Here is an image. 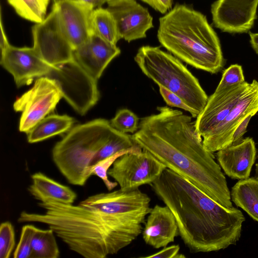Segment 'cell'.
<instances>
[{"label": "cell", "instance_id": "cell-7", "mask_svg": "<svg viewBox=\"0 0 258 258\" xmlns=\"http://www.w3.org/2000/svg\"><path fill=\"white\" fill-rule=\"evenodd\" d=\"M46 77L55 81L62 97L80 115H85L99 100L97 80L75 58L53 66Z\"/></svg>", "mask_w": 258, "mask_h": 258}, {"label": "cell", "instance_id": "cell-15", "mask_svg": "<svg viewBox=\"0 0 258 258\" xmlns=\"http://www.w3.org/2000/svg\"><path fill=\"white\" fill-rule=\"evenodd\" d=\"M53 4L61 29L75 50L93 34L90 20L95 8L82 1L64 0Z\"/></svg>", "mask_w": 258, "mask_h": 258}, {"label": "cell", "instance_id": "cell-36", "mask_svg": "<svg viewBox=\"0 0 258 258\" xmlns=\"http://www.w3.org/2000/svg\"><path fill=\"white\" fill-rule=\"evenodd\" d=\"M249 35L251 45L256 53L258 55V32L253 33L249 32Z\"/></svg>", "mask_w": 258, "mask_h": 258}, {"label": "cell", "instance_id": "cell-1", "mask_svg": "<svg viewBox=\"0 0 258 258\" xmlns=\"http://www.w3.org/2000/svg\"><path fill=\"white\" fill-rule=\"evenodd\" d=\"M150 201L139 189H119L92 195L78 205L39 202L44 213L23 211L18 221L45 224L72 250L86 258H105L142 233Z\"/></svg>", "mask_w": 258, "mask_h": 258}, {"label": "cell", "instance_id": "cell-5", "mask_svg": "<svg viewBox=\"0 0 258 258\" xmlns=\"http://www.w3.org/2000/svg\"><path fill=\"white\" fill-rule=\"evenodd\" d=\"M157 38L162 46L193 67L219 72L224 59L219 39L201 12L177 4L159 18Z\"/></svg>", "mask_w": 258, "mask_h": 258}, {"label": "cell", "instance_id": "cell-29", "mask_svg": "<svg viewBox=\"0 0 258 258\" xmlns=\"http://www.w3.org/2000/svg\"><path fill=\"white\" fill-rule=\"evenodd\" d=\"M36 228L30 224L23 226L19 241L14 252V257L30 258L32 242Z\"/></svg>", "mask_w": 258, "mask_h": 258}, {"label": "cell", "instance_id": "cell-24", "mask_svg": "<svg viewBox=\"0 0 258 258\" xmlns=\"http://www.w3.org/2000/svg\"><path fill=\"white\" fill-rule=\"evenodd\" d=\"M51 228H36L32 239L30 258H58L60 252Z\"/></svg>", "mask_w": 258, "mask_h": 258}, {"label": "cell", "instance_id": "cell-30", "mask_svg": "<svg viewBox=\"0 0 258 258\" xmlns=\"http://www.w3.org/2000/svg\"><path fill=\"white\" fill-rule=\"evenodd\" d=\"M245 81L241 66L231 64L225 69L215 90L219 91Z\"/></svg>", "mask_w": 258, "mask_h": 258}, {"label": "cell", "instance_id": "cell-14", "mask_svg": "<svg viewBox=\"0 0 258 258\" xmlns=\"http://www.w3.org/2000/svg\"><path fill=\"white\" fill-rule=\"evenodd\" d=\"M107 10L113 16L120 39L128 42L145 38L153 27L148 10L136 0H108Z\"/></svg>", "mask_w": 258, "mask_h": 258}, {"label": "cell", "instance_id": "cell-6", "mask_svg": "<svg viewBox=\"0 0 258 258\" xmlns=\"http://www.w3.org/2000/svg\"><path fill=\"white\" fill-rule=\"evenodd\" d=\"M142 72L159 87L174 93L193 110L197 117L208 97L198 80L176 57L159 47L143 46L135 56Z\"/></svg>", "mask_w": 258, "mask_h": 258}, {"label": "cell", "instance_id": "cell-11", "mask_svg": "<svg viewBox=\"0 0 258 258\" xmlns=\"http://www.w3.org/2000/svg\"><path fill=\"white\" fill-rule=\"evenodd\" d=\"M258 112V82L253 80L226 118L203 139L207 150L214 153L232 144L233 134L248 115Z\"/></svg>", "mask_w": 258, "mask_h": 258}, {"label": "cell", "instance_id": "cell-39", "mask_svg": "<svg viewBox=\"0 0 258 258\" xmlns=\"http://www.w3.org/2000/svg\"><path fill=\"white\" fill-rule=\"evenodd\" d=\"M257 144H258V142H257ZM256 158L258 159V152H257V153Z\"/></svg>", "mask_w": 258, "mask_h": 258}, {"label": "cell", "instance_id": "cell-31", "mask_svg": "<svg viewBox=\"0 0 258 258\" xmlns=\"http://www.w3.org/2000/svg\"><path fill=\"white\" fill-rule=\"evenodd\" d=\"M159 92L167 105L188 111L194 117L193 110L178 95L162 87H159Z\"/></svg>", "mask_w": 258, "mask_h": 258}, {"label": "cell", "instance_id": "cell-26", "mask_svg": "<svg viewBox=\"0 0 258 258\" xmlns=\"http://www.w3.org/2000/svg\"><path fill=\"white\" fill-rule=\"evenodd\" d=\"M111 126L118 131L124 133H135L139 125V117L128 109L118 110L110 121Z\"/></svg>", "mask_w": 258, "mask_h": 258}, {"label": "cell", "instance_id": "cell-10", "mask_svg": "<svg viewBox=\"0 0 258 258\" xmlns=\"http://www.w3.org/2000/svg\"><path fill=\"white\" fill-rule=\"evenodd\" d=\"M32 34L33 48L49 64L55 66L74 58V50L61 29L55 5L42 22L32 27Z\"/></svg>", "mask_w": 258, "mask_h": 258}, {"label": "cell", "instance_id": "cell-8", "mask_svg": "<svg viewBox=\"0 0 258 258\" xmlns=\"http://www.w3.org/2000/svg\"><path fill=\"white\" fill-rule=\"evenodd\" d=\"M62 98L61 91L54 80L46 76L37 78L32 88L14 103V110L21 112L19 131L27 134L54 111Z\"/></svg>", "mask_w": 258, "mask_h": 258}, {"label": "cell", "instance_id": "cell-27", "mask_svg": "<svg viewBox=\"0 0 258 258\" xmlns=\"http://www.w3.org/2000/svg\"><path fill=\"white\" fill-rule=\"evenodd\" d=\"M126 153H128L125 152L117 153L100 161L93 167L92 175H94L100 178L109 191L114 189L118 183L116 181H111L108 179V171L118 158Z\"/></svg>", "mask_w": 258, "mask_h": 258}, {"label": "cell", "instance_id": "cell-34", "mask_svg": "<svg viewBox=\"0 0 258 258\" xmlns=\"http://www.w3.org/2000/svg\"><path fill=\"white\" fill-rule=\"evenodd\" d=\"M252 116L251 115L247 116L237 127L233 136L232 144H237L242 140V137L246 132L248 123Z\"/></svg>", "mask_w": 258, "mask_h": 258}, {"label": "cell", "instance_id": "cell-19", "mask_svg": "<svg viewBox=\"0 0 258 258\" xmlns=\"http://www.w3.org/2000/svg\"><path fill=\"white\" fill-rule=\"evenodd\" d=\"M145 242L158 249L167 246L178 235L175 217L168 207L155 205L151 209L142 231Z\"/></svg>", "mask_w": 258, "mask_h": 258}, {"label": "cell", "instance_id": "cell-9", "mask_svg": "<svg viewBox=\"0 0 258 258\" xmlns=\"http://www.w3.org/2000/svg\"><path fill=\"white\" fill-rule=\"evenodd\" d=\"M166 168L149 152L126 153L118 158L108 171V175L123 191L139 189L156 181Z\"/></svg>", "mask_w": 258, "mask_h": 258}, {"label": "cell", "instance_id": "cell-18", "mask_svg": "<svg viewBox=\"0 0 258 258\" xmlns=\"http://www.w3.org/2000/svg\"><path fill=\"white\" fill-rule=\"evenodd\" d=\"M216 156L226 175L234 179H244L249 177L256 158L255 144L252 138L247 137L218 151Z\"/></svg>", "mask_w": 258, "mask_h": 258}, {"label": "cell", "instance_id": "cell-28", "mask_svg": "<svg viewBox=\"0 0 258 258\" xmlns=\"http://www.w3.org/2000/svg\"><path fill=\"white\" fill-rule=\"evenodd\" d=\"M15 245L14 228L9 221L0 225V257L9 258Z\"/></svg>", "mask_w": 258, "mask_h": 258}, {"label": "cell", "instance_id": "cell-4", "mask_svg": "<svg viewBox=\"0 0 258 258\" xmlns=\"http://www.w3.org/2000/svg\"><path fill=\"white\" fill-rule=\"evenodd\" d=\"M142 149L132 136L113 128L103 118L72 127L53 148L58 169L71 184L83 186L92 175L93 167L117 153H138Z\"/></svg>", "mask_w": 258, "mask_h": 258}, {"label": "cell", "instance_id": "cell-21", "mask_svg": "<svg viewBox=\"0 0 258 258\" xmlns=\"http://www.w3.org/2000/svg\"><path fill=\"white\" fill-rule=\"evenodd\" d=\"M232 201L258 222V179L254 176L239 180L231 188Z\"/></svg>", "mask_w": 258, "mask_h": 258}, {"label": "cell", "instance_id": "cell-33", "mask_svg": "<svg viewBox=\"0 0 258 258\" xmlns=\"http://www.w3.org/2000/svg\"><path fill=\"white\" fill-rule=\"evenodd\" d=\"M161 14L167 13L171 8L172 0H141Z\"/></svg>", "mask_w": 258, "mask_h": 258}, {"label": "cell", "instance_id": "cell-12", "mask_svg": "<svg viewBox=\"0 0 258 258\" xmlns=\"http://www.w3.org/2000/svg\"><path fill=\"white\" fill-rule=\"evenodd\" d=\"M1 52V64L13 76L18 87L29 85L35 79L47 76L53 67L33 47H18L10 44Z\"/></svg>", "mask_w": 258, "mask_h": 258}, {"label": "cell", "instance_id": "cell-32", "mask_svg": "<svg viewBox=\"0 0 258 258\" xmlns=\"http://www.w3.org/2000/svg\"><path fill=\"white\" fill-rule=\"evenodd\" d=\"M180 246L179 245H172L169 246H165L164 248L158 252L149 255L141 256L145 258H183L185 256L182 254L179 253Z\"/></svg>", "mask_w": 258, "mask_h": 258}, {"label": "cell", "instance_id": "cell-13", "mask_svg": "<svg viewBox=\"0 0 258 258\" xmlns=\"http://www.w3.org/2000/svg\"><path fill=\"white\" fill-rule=\"evenodd\" d=\"M258 0H217L211 6L215 26L224 32L243 33L257 18Z\"/></svg>", "mask_w": 258, "mask_h": 258}, {"label": "cell", "instance_id": "cell-20", "mask_svg": "<svg viewBox=\"0 0 258 258\" xmlns=\"http://www.w3.org/2000/svg\"><path fill=\"white\" fill-rule=\"evenodd\" d=\"M32 184L28 187L30 194L40 202L52 201L63 204H73L77 195L69 187L50 178L41 172L31 176Z\"/></svg>", "mask_w": 258, "mask_h": 258}, {"label": "cell", "instance_id": "cell-23", "mask_svg": "<svg viewBox=\"0 0 258 258\" xmlns=\"http://www.w3.org/2000/svg\"><path fill=\"white\" fill-rule=\"evenodd\" d=\"M90 21L93 33L112 44L116 45L120 37L115 19L107 8H95Z\"/></svg>", "mask_w": 258, "mask_h": 258}, {"label": "cell", "instance_id": "cell-17", "mask_svg": "<svg viewBox=\"0 0 258 258\" xmlns=\"http://www.w3.org/2000/svg\"><path fill=\"white\" fill-rule=\"evenodd\" d=\"M116 45L112 44L93 33L74 51L75 59L94 78L99 79L109 63L120 53Z\"/></svg>", "mask_w": 258, "mask_h": 258}, {"label": "cell", "instance_id": "cell-35", "mask_svg": "<svg viewBox=\"0 0 258 258\" xmlns=\"http://www.w3.org/2000/svg\"><path fill=\"white\" fill-rule=\"evenodd\" d=\"M1 36H0V48L1 52L5 50L10 45L9 42L5 33L4 27L3 24L2 13H1Z\"/></svg>", "mask_w": 258, "mask_h": 258}, {"label": "cell", "instance_id": "cell-22", "mask_svg": "<svg viewBox=\"0 0 258 258\" xmlns=\"http://www.w3.org/2000/svg\"><path fill=\"white\" fill-rule=\"evenodd\" d=\"M75 122L67 115L52 114L45 117L27 134L28 142L35 143L69 131Z\"/></svg>", "mask_w": 258, "mask_h": 258}, {"label": "cell", "instance_id": "cell-37", "mask_svg": "<svg viewBox=\"0 0 258 258\" xmlns=\"http://www.w3.org/2000/svg\"><path fill=\"white\" fill-rule=\"evenodd\" d=\"M64 0H53V4H56ZM82 1L92 4L95 8L101 7L105 3H107L108 0H75Z\"/></svg>", "mask_w": 258, "mask_h": 258}, {"label": "cell", "instance_id": "cell-16", "mask_svg": "<svg viewBox=\"0 0 258 258\" xmlns=\"http://www.w3.org/2000/svg\"><path fill=\"white\" fill-rule=\"evenodd\" d=\"M249 83H243L215 90L195 121L197 130L203 139L211 133L228 116L247 88Z\"/></svg>", "mask_w": 258, "mask_h": 258}, {"label": "cell", "instance_id": "cell-2", "mask_svg": "<svg viewBox=\"0 0 258 258\" xmlns=\"http://www.w3.org/2000/svg\"><path fill=\"white\" fill-rule=\"evenodd\" d=\"M157 109L158 113L141 119L132 135L135 142L222 206L234 208L226 177L192 117L167 106Z\"/></svg>", "mask_w": 258, "mask_h": 258}, {"label": "cell", "instance_id": "cell-25", "mask_svg": "<svg viewBox=\"0 0 258 258\" xmlns=\"http://www.w3.org/2000/svg\"><path fill=\"white\" fill-rule=\"evenodd\" d=\"M16 13L22 18L35 23L42 22L50 0H7Z\"/></svg>", "mask_w": 258, "mask_h": 258}, {"label": "cell", "instance_id": "cell-3", "mask_svg": "<svg viewBox=\"0 0 258 258\" xmlns=\"http://www.w3.org/2000/svg\"><path fill=\"white\" fill-rule=\"evenodd\" d=\"M173 213L178 234L190 252H209L236 245L245 218L226 208L188 180L166 168L150 184Z\"/></svg>", "mask_w": 258, "mask_h": 258}, {"label": "cell", "instance_id": "cell-38", "mask_svg": "<svg viewBox=\"0 0 258 258\" xmlns=\"http://www.w3.org/2000/svg\"><path fill=\"white\" fill-rule=\"evenodd\" d=\"M254 177L258 179V163L255 164Z\"/></svg>", "mask_w": 258, "mask_h": 258}]
</instances>
